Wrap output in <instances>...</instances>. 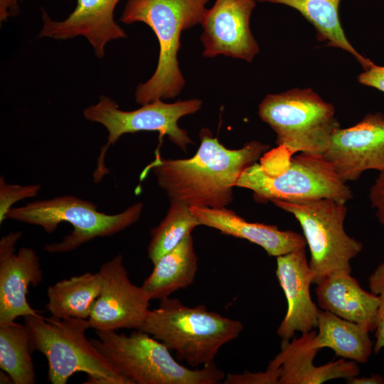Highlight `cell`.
I'll return each mask as SVG.
<instances>
[{"label": "cell", "instance_id": "1", "mask_svg": "<svg viewBox=\"0 0 384 384\" xmlns=\"http://www.w3.org/2000/svg\"><path fill=\"white\" fill-rule=\"evenodd\" d=\"M201 144L188 159H166L156 154L142 176L151 171L158 186L170 201L191 206L219 208L233 200V188L242 173L269 151L270 145L257 140L230 149L209 129L199 132Z\"/></svg>", "mask_w": 384, "mask_h": 384}, {"label": "cell", "instance_id": "2", "mask_svg": "<svg viewBox=\"0 0 384 384\" xmlns=\"http://www.w3.org/2000/svg\"><path fill=\"white\" fill-rule=\"evenodd\" d=\"M260 160L244 170L235 185L252 191L257 202L328 198L346 203L353 198L324 156L300 152L291 156L277 146Z\"/></svg>", "mask_w": 384, "mask_h": 384}, {"label": "cell", "instance_id": "3", "mask_svg": "<svg viewBox=\"0 0 384 384\" xmlns=\"http://www.w3.org/2000/svg\"><path fill=\"white\" fill-rule=\"evenodd\" d=\"M209 0H127L120 17L125 24L143 22L155 33L159 55L155 72L135 90V100L145 105L178 96L186 85L178 66L181 34L201 23Z\"/></svg>", "mask_w": 384, "mask_h": 384}, {"label": "cell", "instance_id": "4", "mask_svg": "<svg viewBox=\"0 0 384 384\" xmlns=\"http://www.w3.org/2000/svg\"><path fill=\"white\" fill-rule=\"evenodd\" d=\"M243 329L238 320L207 310L204 305H184L176 298L160 300L137 329L162 342L188 365L214 363L220 348L235 339Z\"/></svg>", "mask_w": 384, "mask_h": 384}, {"label": "cell", "instance_id": "5", "mask_svg": "<svg viewBox=\"0 0 384 384\" xmlns=\"http://www.w3.org/2000/svg\"><path fill=\"white\" fill-rule=\"evenodd\" d=\"M32 351L48 361V380L65 384L77 372L87 375L84 383L132 384L119 374L85 336L89 319L46 317L39 314L23 316Z\"/></svg>", "mask_w": 384, "mask_h": 384}, {"label": "cell", "instance_id": "6", "mask_svg": "<svg viewBox=\"0 0 384 384\" xmlns=\"http://www.w3.org/2000/svg\"><path fill=\"white\" fill-rule=\"evenodd\" d=\"M96 334L92 344L132 384H216L225 376L214 363L200 369L183 366L162 342L139 330L129 336L116 331H96Z\"/></svg>", "mask_w": 384, "mask_h": 384}, {"label": "cell", "instance_id": "7", "mask_svg": "<svg viewBox=\"0 0 384 384\" xmlns=\"http://www.w3.org/2000/svg\"><path fill=\"white\" fill-rule=\"evenodd\" d=\"M143 207V203L138 202L121 213L110 215L98 211L97 205L90 201L66 195L12 207L6 219L39 226L48 234L53 233L60 223H70L73 227L70 234L59 242L44 247L49 253H62L73 251L96 238L122 231L139 220Z\"/></svg>", "mask_w": 384, "mask_h": 384}, {"label": "cell", "instance_id": "8", "mask_svg": "<svg viewBox=\"0 0 384 384\" xmlns=\"http://www.w3.org/2000/svg\"><path fill=\"white\" fill-rule=\"evenodd\" d=\"M258 114L275 132L277 146L289 156L297 152L324 156L340 127L334 106L310 88L266 95Z\"/></svg>", "mask_w": 384, "mask_h": 384}, {"label": "cell", "instance_id": "9", "mask_svg": "<svg viewBox=\"0 0 384 384\" xmlns=\"http://www.w3.org/2000/svg\"><path fill=\"white\" fill-rule=\"evenodd\" d=\"M271 202L299 223L309 249L313 284L335 271L351 272L350 262L362 251L363 245L344 230L346 203L328 198Z\"/></svg>", "mask_w": 384, "mask_h": 384}, {"label": "cell", "instance_id": "10", "mask_svg": "<svg viewBox=\"0 0 384 384\" xmlns=\"http://www.w3.org/2000/svg\"><path fill=\"white\" fill-rule=\"evenodd\" d=\"M203 102L190 99L166 103L156 99L143 105L140 108L124 111L112 98L102 95L98 102L83 110L84 117L105 127L108 132L107 142L101 148L97 167L93 174L95 182H99L109 173L105 164V157L109 147L119 138L129 133L158 132L161 137L167 136L169 140L183 151L193 143L186 130L178 125L180 118L197 112Z\"/></svg>", "mask_w": 384, "mask_h": 384}, {"label": "cell", "instance_id": "11", "mask_svg": "<svg viewBox=\"0 0 384 384\" xmlns=\"http://www.w3.org/2000/svg\"><path fill=\"white\" fill-rule=\"evenodd\" d=\"M98 272L102 287L88 319L91 328L95 331L137 329L149 311L151 299L142 286L131 282L122 255L102 264Z\"/></svg>", "mask_w": 384, "mask_h": 384}, {"label": "cell", "instance_id": "12", "mask_svg": "<svg viewBox=\"0 0 384 384\" xmlns=\"http://www.w3.org/2000/svg\"><path fill=\"white\" fill-rule=\"evenodd\" d=\"M324 157L344 183L368 170L383 171L384 114L369 113L351 127L337 129Z\"/></svg>", "mask_w": 384, "mask_h": 384}, {"label": "cell", "instance_id": "13", "mask_svg": "<svg viewBox=\"0 0 384 384\" xmlns=\"http://www.w3.org/2000/svg\"><path fill=\"white\" fill-rule=\"evenodd\" d=\"M255 0H215L206 9L201 25L203 55H219L251 62L260 52L250 26Z\"/></svg>", "mask_w": 384, "mask_h": 384}, {"label": "cell", "instance_id": "14", "mask_svg": "<svg viewBox=\"0 0 384 384\" xmlns=\"http://www.w3.org/2000/svg\"><path fill=\"white\" fill-rule=\"evenodd\" d=\"M21 232H11L0 241V325L15 321L18 316L38 312L28 304L30 284L37 287L43 279L36 251L23 247L15 253Z\"/></svg>", "mask_w": 384, "mask_h": 384}, {"label": "cell", "instance_id": "15", "mask_svg": "<svg viewBox=\"0 0 384 384\" xmlns=\"http://www.w3.org/2000/svg\"><path fill=\"white\" fill-rule=\"evenodd\" d=\"M276 275L287 302L285 316L277 333L282 341H287L295 332L308 334L318 325L319 309L312 301L309 290L314 277L305 247L277 257Z\"/></svg>", "mask_w": 384, "mask_h": 384}, {"label": "cell", "instance_id": "16", "mask_svg": "<svg viewBox=\"0 0 384 384\" xmlns=\"http://www.w3.org/2000/svg\"><path fill=\"white\" fill-rule=\"evenodd\" d=\"M76 1L75 9L63 21H53L41 8L43 26L38 37L65 40L83 36L95 55L102 58L107 43L127 36L114 19V9L120 0Z\"/></svg>", "mask_w": 384, "mask_h": 384}, {"label": "cell", "instance_id": "17", "mask_svg": "<svg viewBox=\"0 0 384 384\" xmlns=\"http://www.w3.org/2000/svg\"><path fill=\"white\" fill-rule=\"evenodd\" d=\"M316 331L292 341H282L281 351L269 366L281 369L279 384H321L336 378L348 379L360 373L357 363L341 358L316 366L314 359L319 351L312 343Z\"/></svg>", "mask_w": 384, "mask_h": 384}, {"label": "cell", "instance_id": "18", "mask_svg": "<svg viewBox=\"0 0 384 384\" xmlns=\"http://www.w3.org/2000/svg\"><path fill=\"white\" fill-rule=\"evenodd\" d=\"M190 209L201 225L247 240L262 247L269 256L277 257L306 245L304 235L298 233L281 230L276 225L247 221L226 207L211 208L191 206Z\"/></svg>", "mask_w": 384, "mask_h": 384}, {"label": "cell", "instance_id": "19", "mask_svg": "<svg viewBox=\"0 0 384 384\" xmlns=\"http://www.w3.org/2000/svg\"><path fill=\"white\" fill-rule=\"evenodd\" d=\"M316 284V299L322 310L358 324L370 332L375 331L378 297L362 289L351 272L335 271Z\"/></svg>", "mask_w": 384, "mask_h": 384}, {"label": "cell", "instance_id": "20", "mask_svg": "<svg viewBox=\"0 0 384 384\" xmlns=\"http://www.w3.org/2000/svg\"><path fill=\"white\" fill-rule=\"evenodd\" d=\"M197 270L198 257L191 234L154 263L142 287L151 299L161 300L192 284Z\"/></svg>", "mask_w": 384, "mask_h": 384}, {"label": "cell", "instance_id": "21", "mask_svg": "<svg viewBox=\"0 0 384 384\" xmlns=\"http://www.w3.org/2000/svg\"><path fill=\"white\" fill-rule=\"evenodd\" d=\"M317 328L312 343L319 350L329 348L336 356L359 363H366L373 351L366 328L329 311L319 309Z\"/></svg>", "mask_w": 384, "mask_h": 384}, {"label": "cell", "instance_id": "22", "mask_svg": "<svg viewBox=\"0 0 384 384\" xmlns=\"http://www.w3.org/2000/svg\"><path fill=\"white\" fill-rule=\"evenodd\" d=\"M102 287L99 272L58 281L47 289L46 308L52 316L88 319Z\"/></svg>", "mask_w": 384, "mask_h": 384}, {"label": "cell", "instance_id": "23", "mask_svg": "<svg viewBox=\"0 0 384 384\" xmlns=\"http://www.w3.org/2000/svg\"><path fill=\"white\" fill-rule=\"evenodd\" d=\"M279 4L298 11L316 31V38L328 46L338 48L353 55L364 70L373 63L359 54L348 41L338 16L341 0H257Z\"/></svg>", "mask_w": 384, "mask_h": 384}, {"label": "cell", "instance_id": "24", "mask_svg": "<svg viewBox=\"0 0 384 384\" xmlns=\"http://www.w3.org/2000/svg\"><path fill=\"white\" fill-rule=\"evenodd\" d=\"M28 327L15 321L0 325V368L15 384H33L36 373L32 361Z\"/></svg>", "mask_w": 384, "mask_h": 384}, {"label": "cell", "instance_id": "25", "mask_svg": "<svg viewBox=\"0 0 384 384\" xmlns=\"http://www.w3.org/2000/svg\"><path fill=\"white\" fill-rule=\"evenodd\" d=\"M170 203L165 217L151 230L147 252L153 264L178 246L196 227L201 225L188 205L178 201Z\"/></svg>", "mask_w": 384, "mask_h": 384}, {"label": "cell", "instance_id": "26", "mask_svg": "<svg viewBox=\"0 0 384 384\" xmlns=\"http://www.w3.org/2000/svg\"><path fill=\"white\" fill-rule=\"evenodd\" d=\"M368 281L370 292L379 299L374 331L376 340L373 346V352L377 354L384 348V262L377 266Z\"/></svg>", "mask_w": 384, "mask_h": 384}, {"label": "cell", "instance_id": "27", "mask_svg": "<svg viewBox=\"0 0 384 384\" xmlns=\"http://www.w3.org/2000/svg\"><path fill=\"white\" fill-rule=\"evenodd\" d=\"M41 186L32 184L21 186L6 183L3 176L0 177V223L6 220L7 212L18 201L37 196Z\"/></svg>", "mask_w": 384, "mask_h": 384}, {"label": "cell", "instance_id": "28", "mask_svg": "<svg viewBox=\"0 0 384 384\" xmlns=\"http://www.w3.org/2000/svg\"><path fill=\"white\" fill-rule=\"evenodd\" d=\"M281 369L279 367H267L264 372L252 373L244 371L242 373H229L225 376V384H279Z\"/></svg>", "mask_w": 384, "mask_h": 384}, {"label": "cell", "instance_id": "29", "mask_svg": "<svg viewBox=\"0 0 384 384\" xmlns=\"http://www.w3.org/2000/svg\"><path fill=\"white\" fill-rule=\"evenodd\" d=\"M369 199L373 208L376 209L375 215L384 227V171L380 172L369 191Z\"/></svg>", "mask_w": 384, "mask_h": 384}, {"label": "cell", "instance_id": "30", "mask_svg": "<svg viewBox=\"0 0 384 384\" xmlns=\"http://www.w3.org/2000/svg\"><path fill=\"white\" fill-rule=\"evenodd\" d=\"M357 79L361 84L375 87L384 92V66L373 63L361 73Z\"/></svg>", "mask_w": 384, "mask_h": 384}, {"label": "cell", "instance_id": "31", "mask_svg": "<svg viewBox=\"0 0 384 384\" xmlns=\"http://www.w3.org/2000/svg\"><path fill=\"white\" fill-rule=\"evenodd\" d=\"M23 1L24 0H0L1 23L20 13L19 3Z\"/></svg>", "mask_w": 384, "mask_h": 384}, {"label": "cell", "instance_id": "32", "mask_svg": "<svg viewBox=\"0 0 384 384\" xmlns=\"http://www.w3.org/2000/svg\"><path fill=\"white\" fill-rule=\"evenodd\" d=\"M346 383L349 384H383L384 379L381 375H372L370 378H358L353 376L346 380Z\"/></svg>", "mask_w": 384, "mask_h": 384}, {"label": "cell", "instance_id": "33", "mask_svg": "<svg viewBox=\"0 0 384 384\" xmlns=\"http://www.w3.org/2000/svg\"><path fill=\"white\" fill-rule=\"evenodd\" d=\"M0 383L4 384V383H14L12 378L11 376L6 373L4 370H1L0 372Z\"/></svg>", "mask_w": 384, "mask_h": 384}]
</instances>
